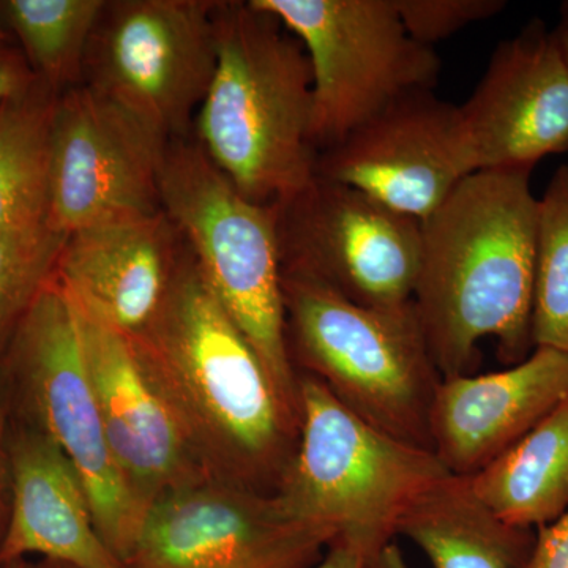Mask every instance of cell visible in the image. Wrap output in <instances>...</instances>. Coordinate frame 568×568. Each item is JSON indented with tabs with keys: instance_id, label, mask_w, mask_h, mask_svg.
I'll return each instance as SVG.
<instances>
[{
	"instance_id": "1",
	"label": "cell",
	"mask_w": 568,
	"mask_h": 568,
	"mask_svg": "<svg viewBox=\"0 0 568 568\" xmlns=\"http://www.w3.org/2000/svg\"><path fill=\"white\" fill-rule=\"evenodd\" d=\"M129 338L209 478L276 495L297 448L298 418L185 242L159 312Z\"/></svg>"
},
{
	"instance_id": "2",
	"label": "cell",
	"mask_w": 568,
	"mask_h": 568,
	"mask_svg": "<svg viewBox=\"0 0 568 568\" xmlns=\"http://www.w3.org/2000/svg\"><path fill=\"white\" fill-rule=\"evenodd\" d=\"M528 170L477 171L422 222L414 308L440 376L469 375L481 339L504 362L534 351L538 197Z\"/></svg>"
},
{
	"instance_id": "3",
	"label": "cell",
	"mask_w": 568,
	"mask_h": 568,
	"mask_svg": "<svg viewBox=\"0 0 568 568\" xmlns=\"http://www.w3.org/2000/svg\"><path fill=\"white\" fill-rule=\"evenodd\" d=\"M216 67L193 138L239 192L280 204L315 179L313 77L301 41L248 2H216Z\"/></svg>"
},
{
	"instance_id": "4",
	"label": "cell",
	"mask_w": 568,
	"mask_h": 568,
	"mask_svg": "<svg viewBox=\"0 0 568 568\" xmlns=\"http://www.w3.org/2000/svg\"><path fill=\"white\" fill-rule=\"evenodd\" d=\"M160 196L209 290L244 332L284 405L298 418L275 204L245 197L193 136L168 142Z\"/></svg>"
},
{
	"instance_id": "5",
	"label": "cell",
	"mask_w": 568,
	"mask_h": 568,
	"mask_svg": "<svg viewBox=\"0 0 568 568\" xmlns=\"http://www.w3.org/2000/svg\"><path fill=\"white\" fill-rule=\"evenodd\" d=\"M283 295L295 372L320 379L366 424L432 450L429 413L443 376L414 302L403 308H372L315 280L287 274Z\"/></svg>"
},
{
	"instance_id": "6",
	"label": "cell",
	"mask_w": 568,
	"mask_h": 568,
	"mask_svg": "<svg viewBox=\"0 0 568 568\" xmlns=\"http://www.w3.org/2000/svg\"><path fill=\"white\" fill-rule=\"evenodd\" d=\"M297 375L298 443L275 496L291 517L379 551L450 473L432 450L366 424L320 379Z\"/></svg>"
},
{
	"instance_id": "7",
	"label": "cell",
	"mask_w": 568,
	"mask_h": 568,
	"mask_svg": "<svg viewBox=\"0 0 568 568\" xmlns=\"http://www.w3.org/2000/svg\"><path fill=\"white\" fill-rule=\"evenodd\" d=\"M2 369L11 413L39 426L70 459L91 499L100 536L123 562L145 510L112 457L85 372L77 315L58 276L22 317Z\"/></svg>"
},
{
	"instance_id": "8",
	"label": "cell",
	"mask_w": 568,
	"mask_h": 568,
	"mask_svg": "<svg viewBox=\"0 0 568 568\" xmlns=\"http://www.w3.org/2000/svg\"><path fill=\"white\" fill-rule=\"evenodd\" d=\"M305 48L312 65L317 155L417 92L433 91L440 59L407 33L394 0H253Z\"/></svg>"
},
{
	"instance_id": "9",
	"label": "cell",
	"mask_w": 568,
	"mask_h": 568,
	"mask_svg": "<svg viewBox=\"0 0 568 568\" xmlns=\"http://www.w3.org/2000/svg\"><path fill=\"white\" fill-rule=\"evenodd\" d=\"M215 0H104L84 82L162 133L193 136L216 67Z\"/></svg>"
},
{
	"instance_id": "10",
	"label": "cell",
	"mask_w": 568,
	"mask_h": 568,
	"mask_svg": "<svg viewBox=\"0 0 568 568\" xmlns=\"http://www.w3.org/2000/svg\"><path fill=\"white\" fill-rule=\"evenodd\" d=\"M275 207L282 274L315 280L372 308L413 304L420 222L317 175Z\"/></svg>"
},
{
	"instance_id": "11",
	"label": "cell",
	"mask_w": 568,
	"mask_h": 568,
	"mask_svg": "<svg viewBox=\"0 0 568 568\" xmlns=\"http://www.w3.org/2000/svg\"><path fill=\"white\" fill-rule=\"evenodd\" d=\"M168 142L89 85L61 93L48 144V222L69 235L162 212L160 174Z\"/></svg>"
},
{
	"instance_id": "12",
	"label": "cell",
	"mask_w": 568,
	"mask_h": 568,
	"mask_svg": "<svg viewBox=\"0 0 568 568\" xmlns=\"http://www.w3.org/2000/svg\"><path fill=\"white\" fill-rule=\"evenodd\" d=\"M335 540L278 497L204 480L156 500L123 568H312Z\"/></svg>"
},
{
	"instance_id": "13",
	"label": "cell",
	"mask_w": 568,
	"mask_h": 568,
	"mask_svg": "<svg viewBox=\"0 0 568 568\" xmlns=\"http://www.w3.org/2000/svg\"><path fill=\"white\" fill-rule=\"evenodd\" d=\"M474 173L459 106L433 91L390 104L316 160L317 178L353 186L420 223Z\"/></svg>"
},
{
	"instance_id": "14",
	"label": "cell",
	"mask_w": 568,
	"mask_h": 568,
	"mask_svg": "<svg viewBox=\"0 0 568 568\" xmlns=\"http://www.w3.org/2000/svg\"><path fill=\"white\" fill-rule=\"evenodd\" d=\"M459 112L477 171H532L568 151V70L544 21L497 44Z\"/></svg>"
},
{
	"instance_id": "15",
	"label": "cell",
	"mask_w": 568,
	"mask_h": 568,
	"mask_svg": "<svg viewBox=\"0 0 568 568\" xmlns=\"http://www.w3.org/2000/svg\"><path fill=\"white\" fill-rule=\"evenodd\" d=\"M71 305L112 457L145 514L162 497L212 480L145 376L129 336Z\"/></svg>"
},
{
	"instance_id": "16",
	"label": "cell",
	"mask_w": 568,
	"mask_h": 568,
	"mask_svg": "<svg viewBox=\"0 0 568 568\" xmlns=\"http://www.w3.org/2000/svg\"><path fill=\"white\" fill-rule=\"evenodd\" d=\"M568 398V354L534 347L503 372L443 377L429 413L433 454L474 477Z\"/></svg>"
},
{
	"instance_id": "17",
	"label": "cell",
	"mask_w": 568,
	"mask_h": 568,
	"mask_svg": "<svg viewBox=\"0 0 568 568\" xmlns=\"http://www.w3.org/2000/svg\"><path fill=\"white\" fill-rule=\"evenodd\" d=\"M182 250L163 211L95 224L67 235L55 276L73 304L133 336L163 304Z\"/></svg>"
},
{
	"instance_id": "18",
	"label": "cell",
	"mask_w": 568,
	"mask_h": 568,
	"mask_svg": "<svg viewBox=\"0 0 568 568\" xmlns=\"http://www.w3.org/2000/svg\"><path fill=\"white\" fill-rule=\"evenodd\" d=\"M29 556L74 568H123L100 536L70 459L39 426L11 413L10 511L0 568Z\"/></svg>"
},
{
	"instance_id": "19",
	"label": "cell",
	"mask_w": 568,
	"mask_h": 568,
	"mask_svg": "<svg viewBox=\"0 0 568 568\" xmlns=\"http://www.w3.org/2000/svg\"><path fill=\"white\" fill-rule=\"evenodd\" d=\"M432 568H519L536 534L496 517L470 485L450 474L425 493L398 525Z\"/></svg>"
},
{
	"instance_id": "20",
	"label": "cell",
	"mask_w": 568,
	"mask_h": 568,
	"mask_svg": "<svg viewBox=\"0 0 568 568\" xmlns=\"http://www.w3.org/2000/svg\"><path fill=\"white\" fill-rule=\"evenodd\" d=\"M507 525L538 529L568 510V398L506 454L469 477Z\"/></svg>"
},
{
	"instance_id": "21",
	"label": "cell",
	"mask_w": 568,
	"mask_h": 568,
	"mask_svg": "<svg viewBox=\"0 0 568 568\" xmlns=\"http://www.w3.org/2000/svg\"><path fill=\"white\" fill-rule=\"evenodd\" d=\"M58 93L37 80L0 108V234L47 215L48 144Z\"/></svg>"
},
{
	"instance_id": "22",
	"label": "cell",
	"mask_w": 568,
	"mask_h": 568,
	"mask_svg": "<svg viewBox=\"0 0 568 568\" xmlns=\"http://www.w3.org/2000/svg\"><path fill=\"white\" fill-rule=\"evenodd\" d=\"M104 0H9L0 13L37 80L61 95L84 82V62Z\"/></svg>"
},
{
	"instance_id": "23",
	"label": "cell",
	"mask_w": 568,
	"mask_h": 568,
	"mask_svg": "<svg viewBox=\"0 0 568 568\" xmlns=\"http://www.w3.org/2000/svg\"><path fill=\"white\" fill-rule=\"evenodd\" d=\"M532 342L568 354V164L538 197Z\"/></svg>"
},
{
	"instance_id": "24",
	"label": "cell",
	"mask_w": 568,
	"mask_h": 568,
	"mask_svg": "<svg viewBox=\"0 0 568 568\" xmlns=\"http://www.w3.org/2000/svg\"><path fill=\"white\" fill-rule=\"evenodd\" d=\"M65 239L47 215L0 234V357L37 295L54 278Z\"/></svg>"
},
{
	"instance_id": "25",
	"label": "cell",
	"mask_w": 568,
	"mask_h": 568,
	"mask_svg": "<svg viewBox=\"0 0 568 568\" xmlns=\"http://www.w3.org/2000/svg\"><path fill=\"white\" fill-rule=\"evenodd\" d=\"M407 33L432 47L463 31L467 26L489 20L506 9L504 0H394Z\"/></svg>"
},
{
	"instance_id": "26",
	"label": "cell",
	"mask_w": 568,
	"mask_h": 568,
	"mask_svg": "<svg viewBox=\"0 0 568 568\" xmlns=\"http://www.w3.org/2000/svg\"><path fill=\"white\" fill-rule=\"evenodd\" d=\"M519 568H568V510L536 529L534 547Z\"/></svg>"
},
{
	"instance_id": "27",
	"label": "cell",
	"mask_w": 568,
	"mask_h": 568,
	"mask_svg": "<svg viewBox=\"0 0 568 568\" xmlns=\"http://www.w3.org/2000/svg\"><path fill=\"white\" fill-rule=\"evenodd\" d=\"M3 357H0V545L6 536L10 511V429L11 403L9 388L2 369Z\"/></svg>"
},
{
	"instance_id": "28",
	"label": "cell",
	"mask_w": 568,
	"mask_h": 568,
	"mask_svg": "<svg viewBox=\"0 0 568 568\" xmlns=\"http://www.w3.org/2000/svg\"><path fill=\"white\" fill-rule=\"evenodd\" d=\"M36 82L37 77L22 52L0 41V108L24 95Z\"/></svg>"
},
{
	"instance_id": "29",
	"label": "cell",
	"mask_w": 568,
	"mask_h": 568,
	"mask_svg": "<svg viewBox=\"0 0 568 568\" xmlns=\"http://www.w3.org/2000/svg\"><path fill=\"white\" fill-rule=\"evenodd\" d=\"M376 552L351 538L338 537L328 545L323 558L312 568H369Z\"/></svg>"
},
{
	"instance_id": "30",
	"label": "cell",
	"mask_w": 568,
	"mask_h": 568,
	"mask_svg": "<svg viewBox=\"0 0 568 568\" xmlns=\"http://www.w3.org/2000/svg\"><path fill=\"white\" fill-rule=\"evenodd\" d=\"M369 568H407V566L402 549L394 541H390L373 556Z\"/></svg>"
},
{
	"instance_id": "31",
	"label": "cell",
	"mask_w": 568,
	"mask_h": 568,
	"mask_svg": "<svg viewBox=\"0 0 568 568\" xmlns=\"http://www.w3.org/2000/svg\"><path fill=\"white\" fill-rule=\"evenodd\" d=\"M552 36H555L556 43H558L560 54H562L568 70V0L560 6L559 22L552 29Z\"/></svg>"
},
{
	"instance_id": "32",
	"label": "cell",
	"mask_w": 568,
	"mask_h": 568,
	"mask_svg": "<svg viewBox=\"0 0 568 568\" xmlns=\"http://www.w3.org/2000/svg\"><path fill=\"white\" fill-rule=\"evenodd\" d=\"M28 568H74L67 564L54 562V560L40 559L39 562L32 564L28 560Z\"/></svg>"
},
{
	"instance_id": "33",
	"label": "cell",
	"mask_w": 568,
	"mask_h": 568,
	"mask_svg": "<svg viewBox=\"0 0 568 568\" xmlns=\"http://www.w3.org/2000/svg\"><path fill=\"white\" fill-rule=\"evenodd\" d=\"M2 568H28V560H14Z\"/></svg>"
},
{
	"instance_id": "34",
	"label": "cell",
	"mask_w": 568,
	"mask_h": 568,
	"mask_svg": "<svg viewBox=\"0 0 568 568\" xmlns=\"http://www.w3.org/2000/svg\"><path fill=\"white\" fill-rule=\"evenodd\" d=\"M0 41H9V33H7L6 28H3L2 22H0Z\"/></svg>"
}]
</instances>
